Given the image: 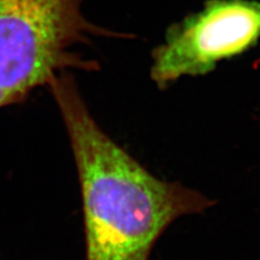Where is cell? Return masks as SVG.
I'll return each mask as SVG.
<instances>
[{
	"label": "cell",
	"instance_id": "1",
	"mask_svg": "<svg viewBox=\"0 0 260 260\" xmlns=\"http://www.w3.org/2000/svg\"><path fill=\"white\" fill-rule=\"evenodd\" d=\"M67 129L80 185L86 260H150L178 219L216 202L180 182L161 180L98 125L70 72L48 85Z\"/></svg>",
	"mask_w": 260,
	"mask_h": 260
},
{
	"label": "cell",
	"instance_id": "2",
	"mask_svg": "<svg viewBox=\"0 0 260 260\" xmlns=\"http://www.w3.org/2000/svg\"><path fill=\"white\" fill-rule=\"evenodd\" d=\"M85 0H0V109L69 70L98 71L75 51L92 37H124L88 21Z\"/></svg>",
	"mask_w": 260,
	"mask_h": 260
},
{
	"label": "cell",
	"instance_id": "3",
	"mask_svg": "<svg viewBox=\"0 0 260 260\" xmlns=\"http://www.w3.org/2000/svg\"><path fill=\"white\" fill-rule=\"evenodd\" d=\"M260 39V3L207 0L203 9L167 28L153 50L150 76L165 89L184 76H201L253 48Z\"/></svg>",
	"mask_w": 260,
	"mask_h": 260
}]
</instances>
